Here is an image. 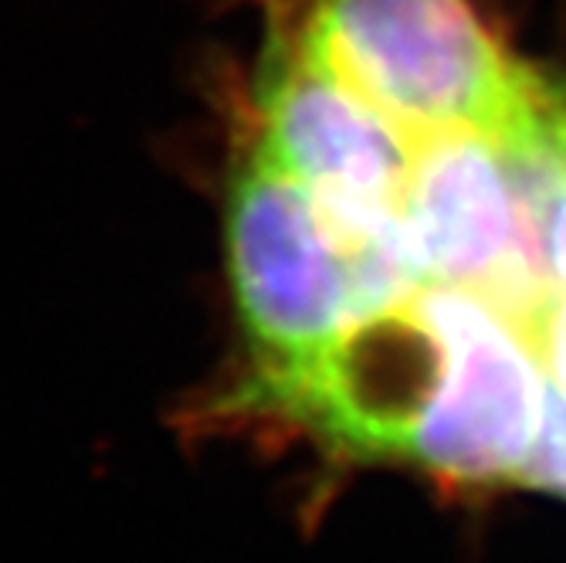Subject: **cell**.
<instances>
[{"instance_id": "3957f363", "label": "cell", "mask_w": 566, "mask_h": 563, "mask_svg": "<svg viewBox=\"0 0 566 563\" xmlns=\"http://www.w3.org/2000/svg\"><path fill=\"white\" fill-rule=\"evenodd\" d=\"M400 218L424 285L479 292L526 340L556 285L523 254L516 194L489 133L415 136Z\"/></svg>"}, {"instance_id": "6da1fadb", "label": "cell", "mask_w": 566, "mask_h": 563, "mask_svg": "<svg viewBox=\"0 0 566 563\" xmlns=\"http://www.w3.org/2000/svg\"><path fill=\"white\" fill-rule=\"evenodd\" d=\"M305 44L410 136H499L533 69L512 62L469 0H272Z\"/></svg>"}, {"instance_id": "8992f818", "label": "cell", "mask_w": 566, "mask_h": 563, "mask_svg": "<svg viewBox=\"0 0 566 563\" xmlns=\"http://www.w3.org/2000/svg\"><path fill=\"white\" fill-rule=\"evenodd\" d=\"M546 262L556 289H566V194L556 200L549 231H546Z\"/></svg>"}, {"instance_id": "5b68a950", "label": "cell", "mask_w": 566, "mask_h": 563, "mask_svg": "<svg viewBox=\"0 0 566 563\" xmlns=\"http://www.w3.org/2000/svg\"><path fill=\"white\" fill-rule=\"evenodd\" d=\"M539 367L566 394V289H556L526 333Z\"/></svg>"}, {"instance_id": "277c9868", "label": "cell", "mask_w": 566, "mask_h": 563, "mask_svg": "<svg viewBox=\"0 0 566 563\" xmlns=\"http://www.w3.org/2000/svg\"><path fill=\"white\" fill-rule=\"evenodd\" d=\"M516 482L566 499V394L549 377L543 384L539 435L533 438V448Z\"/></svg>"}, {"instance_id": "7a4b0ae2", "label": "cell", "mask_w": 566, "mask_h": 563, "mask_svg": "<svg viewBox=\"0 0 566 563\" xmlns=\"http://www.w3.org/2000/svg\"><path fill=\"white\" fill-rule=\"evenodd\" d=\"M407 305L444 346V377L407 466L451 482L520 479L546 384L533 346L472 289L424 285Z\"/></svg>"}]
</instances>
